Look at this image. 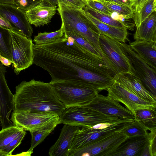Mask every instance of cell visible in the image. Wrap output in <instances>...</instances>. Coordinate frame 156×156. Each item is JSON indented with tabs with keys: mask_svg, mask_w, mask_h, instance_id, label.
Instances as JSON below:
<instances>
[{
	"mask_svg": "<svg viewBox=\"0 0 156 156\" xmlns=\"http://www.w3.org/2000/svg\"><path fill=\"white\" fill-rule=\"evenodd\" d=\"M133 38L135 40L156 42V11L136 28Z\"/></svg>",
	"mask_w": 156,
	"mask_h": 156,
	"instance_id": "22",
	"label": "cell"
},
{
	"mask_svg": "<svg viewBox=\"0 0 156 156\" xmlns=\"http://www.w3.org/2000/svg\"><path fill=\"white\" fill-rule=\"evenodd\" d=\"M60 124V121L53 122L43 126L30 130L31 136V145L27 152L30 155L34 149L41 143Z\"/></svg>",
	"mask_w": 156,
	"mask_h": 156,
	"instance_id": "23",
	"label": "cell"
},
{
	"mask_svg": "<svg viewBox=\"0 0 156 156\" xmlns=\"http://www.w3.org/2000/svg\"><path fill=\"white\" fill-rule=\"evenodd\" d=\"M84 0L85 1H86L85 0ZM86 2H87V1H86Z\"/></svg>",
	"mask_w": 156,
	"mask_h": 156,
	"instance_id": "48",
	"label": "cell"
},
{
	"mask_svg": "<svg viewBox=\"0 0 156 156\" xmlns=\"http://www.w3.org/2000/svg\"><path fill=\"white\" fill-rule=\"evenodd\" d=\"M122 131L128 138L140 136H147L149 132L134 119L129 122Z\"/></svg>",
	"mask_w": 156,
	"mask_h": 156,
	"instance_id": "31",
	"label": "cell"
},
{
	"mask_svg": "<svg viewBox=\"0 0 156 156\" xmlns=\"http://www.w3.org/2000/svg\"><path fill=\"white\" fill-rule=\"evenodd\" d=\"M99 42L102 51L115 75L129 73L134 75L129 61L118 44L117 40L100 34Z\"/></svg>",
	"mask_w": 156,
	"mask_h": 156,
	"instance_id": "10",
	"label": "cell"
},
{
	"mask_svg": "<svg viewBox=\"0 0 156 156\" xmlns=\"http://www.w3.org/2000/svg\"><path fill=\"white\" fill-rule=\"evenodd\" d=\"M117 42L129 61L134 75L141 80L147 90L156 96V70L147 65L129 45L117 40Z\"/></svg>",
	"mask_w": 156,
	"mask_h": 156,
	"instance_id": "7",
	"label": "cell"
},
{
	"mask_svg": "<svg viewBox=\"0 0 156 156\" xmlns=\"http://www.w3.org/2000/svg\"><path fill=\"white\" fill-rule=\"evenodd\" d=\"M99 1L106 6L113 12L121 15L124 19H129L134 17V10L131 6L105 1Z\"/></svg>",
	"mask_w": 156,
	"mask_h": 156,
	"instance_id": "27",
	"label": "cell"
},
{
	"mask_svg": "<svg viewBox=\"0 0 156 156\" xmlns=\"http://www.w3.org/2000/svg\"><path fill=\"white\" fill-rule=\"evenodd\" d=\"M148 0H134L132 7L134 8V13L139 12Z\"/></svg>",
	"mask_w": 156,
	"mask_h": 156,
	"instance_id": "38",
	"label": "cell"
},
{
	"mask_svg": "<svg viewBox=\"0 0 156 156\" xmlns=\"http://www.w3.org/2000/svg\"><path fill=\"white\" fill-rule=\"evenodd\" d=\"M0 15L8 22L12 29L31 37L33 30L27 18L26 11L13 4L0 3Z\"/></svg>",
	"mask_w": 156,
	"mask_h": 156,
	"instance_id": "14",
	"label": "cell"
},
{
	"mask_svg": "<svg viewBox=\"0 0 156 156\" xmlns=\"http://www.w3.org/2000/svg\"><path fill=\"white\" fill-rule=\"evenodd\" d=\"M33 64L46 70L51 81H81L99 93L113 83L115 73L109 64L64 34L50 43L33 44Z\"/></svg>",
	"mask_w": 156,
	"mask_h": 156,
	"instance_id": "1",
	"label": "cell"
},
{
	"mask_svg": "<svg viewBox=\"0 0 156 156\" xmlns=\"http://www.w3.org/2000/svg\"><path fill=\"white\" fill-rule=\"evenodd\" d=\"M26 134L25 131L3 148L0 151V156L12 155L13 150L21 144Z\"/></svg>",
	"mask_w": 156,
	"mask_h": 156,
	"instance_id": "33",
	"label": "cell"
},
{
	"mask_svg": "<svg viewBox=\"0 0 156 156\" xmlns=\"http://www.w3.org/2000/svg\"><path fill=\"white\" fill-rule=\"evenodd\" d=\"M59 119L58 115L51 112L12 111L10 120L14 126L25 131H29L53 122L60 121Z\"/></svg>",
	"mask_w": 156,
	"mask_h": 156,
	"instance_id": "12",
	"label": "cell"
},
{
	"mask_svg": "<svg viewBox=\"0 0 156 156\" xmlns=\"http://www.w3.org/2000/svg\"><path fill=\"white\" fill-rule=\"evenodd\" d=\"M0 62L4 66H9L11 65L12 62L8 58L0 54Z\"/></svg>",
	"mask_w": 156,
	"mask_h": 156,
	"instance_id": "41",
	"label": "cell"
},
{
	"mask_svg": "<svg viewBox=\"0 0 156 156\" xmlns=\"http://www.w3.org/2000/svg\"><path fill=\"white\" fill-rule=\"evenodd\" d=\"M84 11L86 16L100 32V34L121 42L125 43L127 40L128 32L126 29L117 27L104 23L94 17L88 12Z\"/></svg>",
	"mask_w": 156,
	"mask_h": 156,
	"instance_id": "21",
	"label": "cell"
},
{
	"mask_svg": "<svg viewBox=\"0 0 156 156\" xmlns=\"http://www.w3.org/2000/svg\"><path fill=\"white\" fill-rule=\"evenodd\" d=\"M0 26L8 29H10L12 28V27L8 22L0 15Z\"/></svg>",
	"mask_w": 156,
	"mask_h": 156,
	"instance_id": "40",
	"label": "cell"
},
{
	"mask_svg": "<svg viewBox=\"0 0 156 156\" xmlns=\"http://www.w3.org/2000/svg\"><path fill=\"white\" fill-rule=\"evenodd\" d=\"M84 10L94 17L105 24L117 27L126 28L130 30H133L135 26L134 24L116 20L111 16L93 9L88 5L85 7Z\"/></svg>",
	"mask_w": 156,
	"mask_h": 156,
	"instance_id": "24",
	"label": "cell"
},
{
	"mask_svg": "<svg viewBox=\"0 0 156 156\" xmlns=\"http://www.w3.org/2000/svg\"><path fill=\"white\" fill-rule=\"evenodd\" d=\"M9 37V30L0 26V54L12 61Z\"/></svg>",
	"mask_w": 156,
	"mask_h": 156,
	"instance_id": "30",
	"label": "cell"
},
{
	"mask_svg": "<svg viewBox=\"0 0 156 156\" xmlns=\"http://www.w3.org/2000/svg\"><path fill=\"white\" fill-rule=\"evenodd\" d=\"M128 122H117L110 125L108 123H101L90 127H81L75 134L71 152L90 144L112 133L122 131Z\"/></svg>",
	"mask_w": 156,
	"mask_h": 156,
	"instance_id": "9",
	"label": "cell"
},
{
	"mask_svg": "<svg viewBox=\"0 0 156 156\" xmlns=\"http://www.w3.org/2000/svg\"><path fill=\"white\" fill-rule=\"evenodd\" d=\"M9 30L12 66L14 73L18 75L33 65L34 44L31 37L12 28Z\"/></svg>",
	"mask_w": 156,
	"mask_h": 156,
	"instance_id": "6",
	"label": "cell"
},
{
	"mask_svg": "<svg viewBox=\"0 0 156 156\" xmlns=\"http://www.w3.org/2000/svg\"><path fill=\"white\" fill-rule=\"evenodd\" d=\"M130 0V1H133V0Z\"/></svg>",
	"mask_w": 156,
	"mask_h": 156,
	"instance_id": "47",
	"label": "cell"
},
{
	"mask_svg": "<svg viewBox=\"0 0 156 156\" xmlns=\"http://www.w3.org/2000/svg\"><path fill=\"white\" fill-rule=\"evenodd\" d=\"M12 111L55 113L59 116L66 107L53 91L50 82L33 79L16 87Z\"/></svg>",
	"mask_w": 156,
	"mask_h": 156,
	"instance_id": "2",
	"label": "cell"
},
{
	"mask_svg": "<svg viewBox=\"0 0 156 156\" xmlns=\"http://www.w3.org/2000/svg\"><path fill=\"white\" fill-rule=\"evenodd\" d=\"M81 106L122 119H134V115L130 111L108 96L98 94L90 102Z\"/></svg>",
	"mask_w": 156,
	"mask_h": 156,
	"instance_id": "13",
	"label": "cell"
},
{
	"mask_svg": "<svg viewBox=\"0 0 156 156\" xmlns=\"http://www.w3.org/2000/svg\"><path fill=\"white\" fill-rule=\"evenodd\" d=\"M156 0H148L140 11L134 13V21L136 28L151 14L156 11Z\"/></svg>",
	"mask_w": 156,
	"mask_h": 156,
	"instance_id": "29",
	"label": "cell"
},
{
	"mask_svg": "<svg viewBox=\"0 0 156 156\" xmlns=\"http://www.w3.org/2000/svg\"><path fill=\"white\" fill-rule=\"evenodd\" d=\"M151 156H156V128L149 131L147 136Z\"/></svg>",
	"mask_w": 156,
	"mask_h": 156,
	"instance_id": "36",
	"label": "cell"
},
{
	"mask_svg": "<svg viewBox=\"0 0 156 156\" xmlns=\"http://www.w3.org/2000/svg\"><path fill=\"white\" fill-rule=\"evenodd\" d=\"M6 72V68L0 62V121L2 129L14 125L10 119L13 110L14 95L7 85Z\"/></svg>",
	"mask_w": 156,
	"mask_h": 156,
	"instance_id": "15",
	"label": "cell"
},
{
	"mask_svg": "<svg viewBox=\"0 0 156 156\" xmlns=\"http://www.w3.org/2000/svg\"></svg>",
	"mask_w": 156,
	"mask_h": 156,
	"instance_id": "49",
	"label": "cell"
},
{
	"mask_svg": "<svg viewBox=\"0 0 156 156\" xmlns=\"http://www.w3.org/2000/svg\"><path fill=\"white\" fill-rule=\"evenodd\" d=\"M98 1H103L113 2L119 4L130 6L132 7L133 1L130 0H98Z\"/></svg>",
	"mask_w": 156,
	"mask_h": 156,
	"instance_id": "39",
	"label": "cell"
},
{
	"mask_svg": "<svg viewBox=\"0 0 156 156\" xmlns=\"http://www.w3.org/2000/svg\"><path fill=\"white\" fill-rule=\"evenodd\" d=\"M140 156H151L149 143L144 149Z\"/></svg>",
	"mask_w": 156,
	"mask_h": 156,
	"instance_id": "42",
	"label": "cell"
},
{
	"mask_svg": "<svg viewBox=\"0 0 156 156\" xmlns=\"http://www.w3.org/2000/svg\"><path fill=\"white\" fill-rule=\"evenodd\" d=\"M47 3L50 5L54 6H58V0H44Z\"/></svg>",
	"mask_w": 156,
	"mask_h": 156,
	"instance_id": "43",
	"label": "cell"
},
{
	"mask_svg": "<svg viewBox=\"0 0 156 156\" xmlns=\"http://www.w3.org/2000/svg\"><path fill=\"white\" fill-rule=\"evenodd\" d=\"M87 3V5L93 9L110 16H112L114 13L99 1H88Z\"/></svg>",
	"mask_w": 156,
	"mask_h": 156,
	"instance_id": "35",
	"label": "cell"
},
{
	"mask_svg": "<svg viewBox=\"0 0 156 156\" xmlns=\"http://www.w3.org/2000/svg\"><path fill=\"white\" fill-rule=\"evenodd\" d=\"M57 10L61 18L64 33L72 32L80 36L94 46L109 64L100 46V33L86 16L84 9L69 7L59 2Z\"/></svg>",
	"mask_w": 156,
	"mask_h": 156,
	"instance_id": "3",
	"label": "cell"
},
{
	"mask_svg": "<svg viewBox=\"0 0 156 156\" xmlns=\"http://www.w3.org/2000/svg\"><path fill=\"white\" fill-rule=\"evenodd\" d=\"M50 82L54 93L66 108L84 105L99 93L92 86L83 82L59 80Z\"/></svg>",
	"mask_w": 156,
	"mask_h": 156,
	"instance_id": "4",
	"label": "cell"
},
{
	"mask_svg": "<svg viewBox=\"0 0 156 156\" xmlns=\"http://www.w3.org/2000/svg\"><path fill=\"white\" fill-rule=\"evenodd\" d=\"M87 2L88 1H98V0H85Z\"/></svg>",
	"mask_w": 156,
	"mask_h": 156,
	"instance_id": "45",
	"label": "cell"
},
{
	"mask_svg": "<svg viewBox=\"0 0 156 156\" xmlns=\"http://www.w3.org/2000/svg\"><path fill=\"white\" fill-rule=\"evenodd\" d=\"M64 34L71 37L78 44L81 45L92 54L98 57L102 58L96 48L80 36L75 33L69 32H65Z\"/></svg>",
	"mask_w": 156,
	"mask_h": 156,
	"instance_id": "32",
	"label": "cell"
},
{
	"mask_svg": "<svg viewBox=\"0 0 156 156\" xmlns=\"http://www.w3.org/2000/svg\"><path fill=\"white\" fill-rule=\"evenodd\" d=\"M58 2H62L66 5L78 9H83L87 5L86 1L84 0H58Z\"/></svg>",
	"mask_w": 156,
	"mask_h": 156,
	"instance_id": "37",
	"label": "cell"
},
{
	"mask_svg": "<svg viewBox=\"0 0 156 156\" xmlns=\"http://www.w3.org/2000/svg\"><path fill=\"white\" fill-rule=\"evenodd\" d=\"M114 80L140 98L147 101L156 103V96L144 87L141 80L129 73L116 74L113 77Z\"/></svg>",
	"mask_w": 156,
	"mask_h": 156,
	"instance_id": "16",
	"label": "cell"
},
{
	"mask_svg": "<svg viewBox=\"0 0 156 156\" xmlns=\"http://www.w3.org/2000/svg\"><path fill=\"white\" fill-rule=\"evenodd\" d=\"M64 34L63 26L58 30L53 32L39 33L34 36L33 42L36 45H41L52 42L61 37Z\"/></svg>",
	"mask_w": 156,
	"mask_h": 156,
	"instance_id": "28",
	"label": "cell"
},
{
	"mask_svg": "<svg viewBox=\"0 0 156 156\" xmlns=\"http://www.w3.org/2000/svg\"><path fill=\"white\" fill-rule=\"evenodd\" d=\"M0 3L14 4L13 0H0Z\"/></svg>",
	"mask_w": 156,
	"mask_h": 156,
	"instance_id": "44",
	"label": "cell"
},
{
	"mask_svg": "<svg viewBox=\"0 0 156 156\" xmlns=\"http://www.w3.org/2000/svg\"><path fill=\"white\" fill-rule=\"evenodd\" d=\"M107 90L108 97L122 103L134 115L136 111L140 109L156 111V103L145 100L115 80Z\"/></svg>",
	"mask_w": 156,
	"mask_h": 156,
	"instance_id": "11",
	"label": "cell"
},
{
	"mask_svg": "<svg viewBox=\"0 0 156 156\" xmlns=\"http://www.w3.org/2000/svg\"><path fill=\"white\" fill-rule=\"evenodd\" d=\"M58 6L52 5L43 0L34 7L26 10V13L31 25L40 27L50 22L56 13Z\"/></svg>",
	"mask_w": 156,
	"mask_h": 156,
	"instance_id": "18",
	"label": "cell"
},
{
	"mask_svg": "<svg viewBox=\"0 0 156 156\" xmlns=\"http://www.w3.org/2000/svg\"><path fill=\"white\" fill-rule=\"evenodd\" d=\"M1 126V122L0 121V126Z\"/></svg>",
	"mask_w": 156,
	"mask_h": 156,
	"instance_id": "46",
	"label": "cell"
},
{
	"mask_svg": "<svg viewBox=\"0 0 156 156\" xmlns=\"http://www.w3.org/2000/svg\"><path fill=\"white\" fill-rule=\"evenodd\" d=\"M149 142L147 136L128 137L111 156H140L143 150Z\"/></svg>",
	"mask_w": 156,
	"mask_h": 156,
	"instance_id": "19",
	"label": "cell"
},
{
	"mask_svg": "<svg viewBox=\"0 0 156 156\" xmlns=\"http://www.w3.org/2000/svg\"><path fill=\"white\" fill-rule=\"evenodd\" d=\"M60 123L80 127L93 126L101 123L127 122L133 119H123L107 115L81 105L66 108L60 116Z\"/></svg>",
	"mask_w": 156,
	"mask_h": 156,
	"instance_id": "5",
	"label": "cell"
},
{
	"mask_svg": "<svg viewBox=\"0 0 156 156\" xmlns=\"http://www.w3.org/2000/svg\"><path fill=\"white\" fill-rule=\"evenodd\" d=\"M129 45L147 65L156 70V42L135 40Z\"/></svg>",
	"mask_w": 156,
	"mask_h": 156,
	"instance_id": "20",
	"label": "cell"
},
{
	"mask_svg": "<svg viewBox=\"0 0 156 156\" xmlns=\"http://www.w3.org/2000/svg\"><path fill=\"white\" fill-rule=\"evenodd\" d=\"M134 120L148 130L156 128V111L142 109L136 111Z\"/></svg>",
	"mask_w": 156,
	"mask_h": 156,
	"instance_id": "25",
	"label": "cell"
},
{
	"mask_svg": "<svg viewBox=\"0 0 156 156\" xmlns=\"http://www.w3.org/2000/svg\"><path fill=\"white\" fill-rule=\"evenodd\" d=\"M25 131L22 128L14 125L2 129L0 131V151Z\"/></svg>",
	"mask_w": 156,
	"mask_h": 156,
	"instance_id": "26",
	"label": "cell"
},
{
	"mask_svg": "<svg viewBox=\"0 0 156 156\" xmlns=\"http://www.w3.org/2000/svg\"><path fill=\"white\" fill-rule=\"evenodd\" d=\"M122 131L114 132L90 144L71 151L69 156H111L128 137Z\"/></svg>",
	"mask_w": 156,
	"mask_h": 156,
	"instance_id": "8",
	"label": "cell"
},
{
	"mask_svg": "<svg viewBox=\"0 0 156 156\" xmlns=\"http://www.w3.org/2000/svg\"><path fill=\"white\" fill-rule=\"evenodd\" d=\"M81 127L64 124L62 128L58 138L50 148V156H69L74 136Z\"/></svg>",
	"mask_w": 156,
	"mask_h": 156,
	"instance_id": "17",
	"label": "cell"
},
{
	"mask_svg": "<svg viewBox=\"0 0 156 156\" xmlns=\"http://www.w3.org/2000/svg\"><path fill=\"white\" fill-rule=\"evenodd\" d=\"M43 0H13L14 4L19 8L26 11L33 8Z\"/></svg>",
	"mask_w": 156,
	"mask_h": 156,
	"instance_id": "34",
	"label": "cell"
}]
</instances>
